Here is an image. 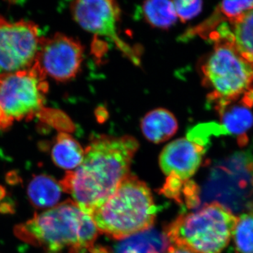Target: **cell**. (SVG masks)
<instances>
[{
	"instance_id": "obj_12",
	"label": "cell",
	"mask_w": 253,
	"mask_h": 253,
	"mask_svg": "<svg viewBox=\"0 0 253 253\" xmlns=\"http://www.w3.org/2000/svg\"><path fill=\"white\" fill-rule=\"evenodd\" d=\"M250 109L251 108L241 103V104L233 106L230 104L218 111L224 135L237 136L240 146L247 144V131L253 126V115Z\"/></svg>"
},
{
	"instance_id": "obj_22",
	"label": "cell",
	"mask_w": 253,
	"mask_h": 253,
	"mask_svg": "<svg viewBox=\"0 0 253 253\" xmlns=\"http://www.w3.org/2000/svg\"><path fill=\"white\" fill-rule=\"evenodd\" d=\"M91 253H110L108 250L104 249V248H96L93 247L91 248L90 250H89Z\"/></svg>"
},
{
	"instance_id": "obj_6",
	"label": "cell",
	"mask_w": 253,
	"mask_h": 253,
	"mask_svg": "<svg viewBox=\"0 0 253 253\" xmlns=\"http://www.w3.org/2000/svg\"><path fill=\"white\" fill-rule=\"evenodd\" d=\"M39 63L18 72L0 74V109L11 122L29 121L44 107L49 85Z\"/></svg>"
},
{
	"instance_id": "obj_17",
	"label": "cell",
	"mask_w": 253,
	"mask_h": 253,
	"mask_svg": "<svg viewBox=\"0 0 253 253\" xmlns=\"http://www.w3.org/2000/svg\"><path fill=\"white\" fill-rule=\"evenodd\" d=\"M143 16L153 27L168 29L176 23L177 15L172 1L154 0L144 1L141 6Z\"/></svg>"
},
{
	"instance_id": "obj_1",
	"label": "cell",
	"mask_w": 253,
	"mask_h": 253,
	"mask_svg": "<svg viewBox=\"0 0 253 253\" xmlns=\"http://www.w3.org/2000/svg\"><path fill=\"white\" fill-rule=\"evenodd\" d=\"M139 143L133 136H92L79 167L60 181L63 191L86 214L107 201L129 175Z\"/></svg>"
},
{
	"instance_id": "obj_15",
	"label": "cell",
	"mask_w": 253,
	"mask_h": 253,
	"mask_svg": "<svg viewBox=\"0 0 253 253\" xmlns=\"http://www.w3.org/2000/svg\"><path fill=\"white\" fill-rule=\"evenodd\" d=\"M84 156V150L72 136L65 132L58 134L51 149V158L58 167L74 170L81 166Z\"/></svg>"
},
{
	"instance_id": "obj_18",
	"label": "cell",
	"mask_w": 253,
	"mask_h": 253,
	"mask_svg": "<svg viewBox=\"0 0 253 253\" xmlns=\"http://www.w3.org/2000/svg\"><path fill=\"white\" fill-rule=\"evenodd\" d=\"M233 237L235 253H253V212L238 217Z\"/></svg>"
},
{
	"instance_id": "obj_14",
	"label": "cell",
	"mask_w": 253,
	"mask_h": 253,
	"mask_svg": "<svg viewBox=\"0 0 253 253\" xmlns=\"http://www.w3.org/2000/svg\"><path fill=\"white\" fill-rule=\"evenodd\" d=\"M168 242L167 236L150 229L122 239L114 253H165L169 247Z\"/></svg>"
},
{
	"instance_id": "obj_9",
	"label": "cell",
	"mask_w": 253,
	"mask_h": 253,
	"mask_svg": "<svg viewBox=\"0 0 253 253\" xmlns=\"http://www.w3.org/2000/svg\"><path fill=\"white\" fill-rule=\"evenodd\" d=\"M84 59V49L74 38L56 33L41 38L37 62L46 76L59 82L76 78Z\"/></svg>"
},
{
	"instance_id": "obj_19",
	"label": "cell",
	"mask_w": 253,
	"mask_h": 253,
	"mask_svg": "<svg viewBox=\"0 0 253 253\" xmlns=\"http://www.w3.org/2000/svg\"><path fill=\"white\" fill-rule=\"evenodd\" d=\"M177 17L181 22L185 23L200 14L203 7L202 1L179 0L173 1Z\"/></svg>"
},
{
	"instance_id": "obj_3",
	"label": "cell",
	"mask_w": 253,
	"mask_h": 253,
	"mask_svg": "<svg viewBox=\"0 0 253 253\" xmlns=\"http://www.w3.org/2000/svg\"><path fill=\"white\" fill-rule=\"evenodd\" d=\"M157 213L146 183L129 174L90 216L98 230L113 239L122 240L151 229Z\"/></svg>"
},
{
	"instance_id": "obj_13",
	"label": "cell",
	"mask_w": 253,
	"mask_h": 253,
	"mask_svg": "<svg viewBox=\"0 0 253 253\" xmlns=\"http://www.w3.org/2000/svg\"><path fill=\"white\" fill-rule=\"evenodd\" d=\"M63 191L60 182L52 176L39 174L33 176L28 184V199L38 209L52 208L59 202Z\"/></svg>"
},
{
	"instance_id": "obj_8",
	"label": "cell",
	"mask_w": 253,
	"mask_h": 253,
	"mask_svg": "<svg viewBox=\"0 0 253 253\" xmlns=\"http://www.w3.org/2000/svg\"><path fill=\"white\" fill-rule=\"evenodd\" d=\"M73 17L83 29L109 38L132 62L138 65L139 58L129 44L118 35V23L121 9L111 0H79L71 4Z\"/></svg>"
},
{
	"instance_id": "obj_11",
	"label": "cell",
	"mask_w": 253,
	"mask_h": 253,
	"mask_svg": "<svg viewBox=\"0 0 253 253\" xmlns=\"http://www.w3.org/2000/svg\"><path fill=\"white\" fill-rule=\"evenodd\" d=\"M141 129L148 140L160 144L174 135L178 123L170 111L160 108L145 115L141 121Z\"/></svg>"
},
{
	"instance_id": "obj_4",
	"label": "cell",
	"mask_w": 253,
	"mask_h": 253,
	"mask_svg": "<svg viewBox=\"0 0 253 253\" xmlns=\"http://www.w3.org/2000/svg\"><path fill=\"white\" fill-rule=\"evenodd\" d=\"M214 49L201 63L203 84L211 91L209 104L217 111L253 94V64L244 59L229 40L214 42Z\"/></svg>"
},
{
	"instance_id": "obj_5",
	"label": "cell",
	"mask_w": 253,
	"mask_h": 253,
	"mask_svg": "<svg viewBox=\"0 0 253 253\" xmlns=\"http://www.w3.org/2000/svg\"><path fill=\"white\" fill-rule=\"evenodd\" d=\"M237 221L229 208L212 203L179 216L168 226L166 236L172 245L196 253H221L230 242Z\"/></svg>"
},
{
	"instance_id": "obj_20",
	"label": "cell",
	"mask_w": 253,
	"mask_h": 253,
	"mask_svg": "<svg viewBox=\"0 0 253 253\" xmlns=\"http://www.w3.org/2000/svg\"><path fill=\"white\" fill-rule=\"evenodd\" d=\"M12 122L10 121L6 116H5L2 110L0 109V129H5L9 127L12 124Z\"/></svg>"
},
{
	"instance_id": "obj_23",
	"label": "cell",
	"mask_w": 253,
	"mask_h": 253,
	"mask_svg": "<svg viewBox=\"0 0 253 253\" xmlns=\"http://www.w3.org/2000/svg\"><path fill=\"white\" fill-rule=\"evenodd\" d=\"M4 190L0 186V199L3 196V194H4Z\"/></svg>"
},
{
	"instance_id": "obj_2",
	"label": "cell",
	"mask_w": 253,
	"mask_h": 253,
	"mask_svg": "<svg viewBox=\"0 0 253 253\" xmlns=\"http://www.w3.org/2000/svg\"><path fill=\"white\" fill-rule=\"evenodd\" d=\"M24 242L42 248L46 253H83L94 247L99 235L96 224L73 201L36 214L14 229Z\"/></svg>"
},
{
	"instance_id": "obj_10",
	"label": "cell",
	"mask_w": 253,
	"mask_h": 253,
	"mask_svg": "<svg viewBox=\"0 0 253 253\" xmlns=\"http://www.w3.org/2000/svg\"><path fill=\"white\" fill-rule=\"evenodd\" d=\"M204 146L181 138L169 143L160 155V167L166 175L189 180L202 163Z\"/></svg>"
},
{
	"instance_id": "obj_16",
	"label": "cell",
	"mask_w": 253,
	"mask_h": 253,
	"mask_svg": "<svg viewBox=\"0 0 253 253\" xmlns=\"http://www.w3.org/2000/svg\"><path fill=\"white\" fill-rule=\"evenodd\" d=\"M230 24L236 49L245 59L253 64V9Z\"/></svg>"
},
{
	"instance_id": "obj_21",
	"label": "cell",
	"mask_w": 253,
	"mask_h": 253,
	"mask_svg": "<svg viewBox=\"0 0 253 253\" xmlns=\"http://www.w3.org/2000/svg\"><path fill=\"white\" fill-rule=\"evenodd\" d=\"M166 253H196L186 248L181 247V246H169V249Z\"/></svg>"
},
{
	"instance_id": "obj_7",
	"label": "cell",
	"mask_w": 253,
	"mask_h": 253,
	"mask_svg": "<svg viewBox=\"0 0 253 253\" xmlns=\"http://www.w3.org/2000/svg\"><path fill=\"white\" fill-rule=\"evenodd\" d=\"M41 40L36 23L24 20L9 22L0 16V74L33 67Z\"/></svg>"
}]
</instances>
